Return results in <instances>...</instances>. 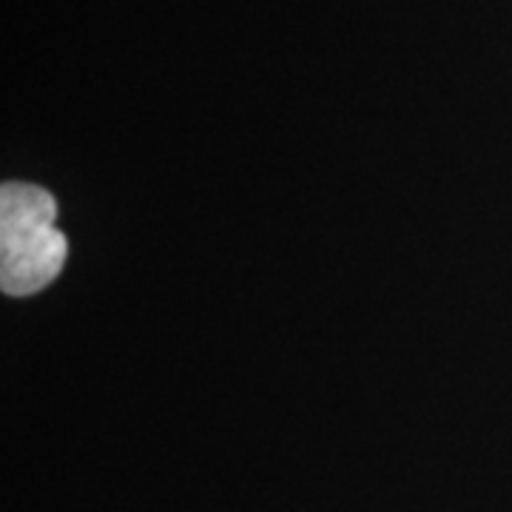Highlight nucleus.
<instances>
[{"label": "nucleus", "instance_id": "obj_1", "mask_svg": "<svg viewBox=\"0 0 512 512\" xmlns=\"http://www.w3.org/2000/svg\"><path fill=\"white\" fill-rule=\"evenodd\" d=\"M49 191L26 183L0 188V288L29 296L46 288L66 262V237L55 228Z\"/></svg>", "mask_w": 512, "mask_h": 512}]
</instances>
